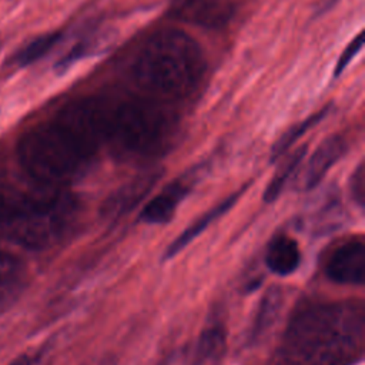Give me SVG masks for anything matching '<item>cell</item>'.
Returning a JSON list of instances; mask_svg holds the SVG:
<instances>
[{
    "instance_id": "16",
    "label": "cell",
    "mask_w": 365,
    "mask_h": 365,
    "mask_svg": "<svg viewBox=\"0 0 365 365\" xmlns=\"http://www.w3.org/2000/svg\"><path fill=\"white\" fill-rule=\"evenodd\" d=\"M281 307H282V292L278 288L268 289V292L264 295L257 309V315L254 318L251 332H250L251 339L259 338L272 327V324L277 321L279 315Z\"/></svg>"
},
{
    "instance_id": "15",
    "label": "cell",
    "mask_w": 365,
    "mask_h": 365,
    "mask_svg": "<svg viewBox=\"0 0 365 365\" xmlns=\"http://www.w3.org/2000/svg\"><path fill=\"white\" fill-rule=\"evenodd\" d=\"M63 38L61 31H48L38 34L29 41H26L21 47H19L7 60L9 66L23 68L30 66L44 56H47Z\"/></svg>"
},
{
    "instance_id": "10",
    "label": "cell",
    "mask_w": 365,
    "mask_h": 365,
    "mask_svg": "<svg viewBox=\"0 0 365 365\" xmlns=\"http://www.w3.org/2000/svg\"><path fill=\"white\" fill-rule=\"evenodd\" d=\"M244 190L235 191L231 195H228L227 198H224L221 202L215 204L212 208L207 210L204 214H201L197 220H194L184 231L180 232V235L170 242V245L167 247L165 252H164V259H171L174 258L180 251H182L192 240H195L205 228H208L214 221L220 220L224 214H227L238 201V198L241 197Z\"/></svg>"
},
{
    "instance_id": "3",
    "label": "cell",
    "mask_w": 365,
    "mask_h": 365,
    "mask_svg": "<svg viewBox=\"0 0 365 365\" xmlns=\"http://www.w3.org/2000/svg\"><path fill=\"white\" fill-rule=\"evenodd\" d=\"M98 144L125 158H148L160 154L171 141L177 120L151 98L120 101L111 106L93 98Z\"/></svg>"
},
{
    "instance_id": "19",
    "label": "cell",
    "mask_w": 365,
    "mask_h": 365,
    "mask_svg": "<svg viewBox=\"0 0 365 365\" xmlns=\"http://www.w3.org/2000/svg\"><path fill=\"white\" fill-rule=\"evenodd\" d=\"M307 153V145L299 147L294 154H291L285 163L277 170V173L274 174L272 180L268 182L267 190L264 192V200L267 202H272L277 200V197L279 195V192L282 191L285 182L289 180V177L294 174V171L301 165L304 157Z\"/></svg>"
},
{
    "instance_id": "23",
    "label": "cell",
    "mask_w": 365,
    "mask_h": 365,
    "mask_svg": "<svg viewBox=\"0 0 365 365\" xmlns=\"http://www.w3.org/2000/svg\"><path fill=\"white\" fill-rule=\"evenodd\" d=\"M38 361H40V354L26 352L14 358L9 365H37Z\"/></svg>"
},
{
    "instance_id": "2",
    "label": "cell",
    "mask_w": 365,
    "mask_h": 365,
    "mask_svg": "<svg viewBox=\"0 0 365 365\" xmlns=\"http://www.w3.org/2000/svg\"><path fill=\"white\" fill-rule=\"evenodd\" d=\"M0 178L1 245L41 251L57 244L71 228L77 200L64 187Z\"/></svg>"
},
{
    "instance_id": "4",
    "label": "cell",
    "mask_w": 365,
    "mask_h": 365,
    "mask_svg": "<svg viewBox=\"0 0 365 365\" xmlns=\"http://www.w3.org/2000/svg\"><path fill=\"white\" fill-rule=\"evenodd\" d=\"M205 68L198 43L174 29L154 33L133 63L135 83L160 97H182L192 91Z\"/></svg>"
},
{
    "instance_id": "20",
    "label": "cell",
    "mask_w": 365,
    "mask_h": 365,
    "mask_svg": "<svg viewBox=\"0 0 365 365\" xmlns=\"http://www.w3.org/2000/svg\"><path fill=\"white\" fill-rule=\"evenodd\" d=\"M362 47H364V31L361 30L356 36H354L346 43V46L341 51V54L335 63V67H334V73H332L334 78H338L346 70V67L351 64V61L361 53Z\"/></svg>"
},
{
    "instance_id": "8",
    "label": "cell",
    "mask_w": 365,
    "mask_h": 365,
    "mask_svg": "<svg viewBox=\"0 0 365 365\" xmlns=\"http://www.w3.org/2000/svg\"><path fill=\"white\" fill-rule=\"evenodd\" d=\"M160 178L158 171H147L135 175L113 191L101 207V215L107 220H118L140 204Z\"/></svg>"
},
{
    "instance_id": "26",
    "label": "cell",
    "mask_w": 365,
    "mask_h": 365,
    "mask_svg": "<svg viewBox=\"0 0 365 365\" xmlns=\"http://www.w3.org/2000/svg\"><path fill=\"white\" fill-rule=\"evenodd\" d=\"M0 50H1V41H0Z\"/></svg>"
},
{
    "instance_id": "25",
    "label": "cell",
    "mask_w": 365,
    "mask_h": 365,
    "mask_svg": "<svg viewBox=\"0 0 365 365\" xmlns=\"http://www.w3.org/2000/svg\"><path fill=\"white\" fill-rule=\"evenodd\" d=\"M103 365H114V364H113V361H107V362H104Z\"/></svg>"
},
{
    "instance_id": "14",
    "label": "cell",
    "mask_w": 365,
    "mask_h": 365,
    "mask_svg": "<svg viewBox=\"0 0 365 365\" xmlns=\"http://www.w3.org/2000/svg\"><path fill=\"white\" fill-rule=\"evenodd\" d=\"M24 271L16 257L0 252V314L9 308L21 292Z\"/></svg>"
},
{
    "instance_id": "7",
    "label": "cell",
    "mask_w": 365,
    "mask_h": 365,
    "mask_svg": "<svg viewBox=\"0 0 365 365\" xmlns=\"http://www.w3.org/2000/svg\"><path fill=\"white\" fill-rule=\"evenodd\" d=\"M327 277L338 284L361 285L365 279V241L354 237L338 245L325 264Z\"/></svg>"
},
{
    "instance_id": "9",
    "label": "cell",
    "mask_w": 365,
    "mask_h": 365,
    "mask_svg": "<svg viewBox=\"0 0 365 365\" xmlns=\"http://www.w3.org/2000/svg\"><path fill=\"white\" fill-rule=\"evenodd\" d=\"M346 150L348 144L339 134L328 135L325 140H322L307 163L301 178V188L312 190L315 185H318L327 173L346 153Z\"/></svg>"
},
{
    "instance_id": "12",
    "label": "cell",
    "mask_w": 365,
    "mask_h": 365,
    "mask_svg": "<svg viewBox=\"0 0 365 365\" xmlns=\"http://www.w3.org/2000/svg\"><path fill=\"white\" fill-rule=\"evenodd\" d=\"M227 349V331L220 319L208 322L192 348L194 365H220Z\"/></svg>"
},
{
    "instance_id": "6",
    "label": "cell",
    "mask_w": 365,
    "mask_h": 365,
    "mask_svg": "<svg viewBox=\"0 0 365 365\" xmlns=\"http://www.w3.org/2000/svg\"><path fill=\"white\" fill-rule=\"evenodd\" d=\"M235 10L234 0H170L167 14L190 26L221 30L232 20Z\"/></svg>"
},
{
    "instance_id": "21",
    "label": "cell",
    "mask_w": 365,
    "mask_h": 365,
    "mask_svg": "<svg viewBox=\"0 0 365 365\" xmlns=\"http://www.w3.org/2000/svg\"><path fill=\"white\" fill-rule=\"evenodd\" d=\"M349 190L354 201L359 208H364L365 202V171H364V164L359 163L355 171L352 173L351 181H349Z\"/></svg>"
},
{
    "instance_id": "22",
    "label": "cell",
    "mask_w": 365,
    "mask_h": 365,
    "mask_svg": "<svg viewBox=\"0 0 365 365\" xmlns=\"http://www.w3.org/2000/svg\"><path fill=\"white\" fill-rule=\"evenodd\" d=\"M157 365H194L192 349L190 348H177L165 355Z\"/></svg>"
},
{
    "instance_id": "1",
    "label": "cell",
    "mask_w": 365,
    "mask_h": 365,
    "mask_svg": "<svg viewBox=\"0 0 365 365\" xmlns=\"http://www.w3.org/2000/svg\"><path fill=\"white\" fill-rule=\"evenodd\" d=\"M365 314L361 302H311L284 332L279 365H355L364 356Z\"/></svg>"
},
{
    "instance_id": "18",
    "label": "cell",
    "mask_w": 365,
    "mask_h": 365,
    "mask_svg": "<svg viewBox=\"0 0 365 365\" xmlns=\"http://www.w3.org/2000/svg\"><path fill=\"white\" fill-rule=\"evenodd\" d=\"M100 47V38L96 31H88L81 34L80 38L56 61L54 70L57 73H63L68 70L71 66L78 63L80 60L93 56L96 50Z\"/></svg>"
},
{
    "instance_id": "11",
    "label": "cell",
    "mask_w": 365,
    "mask_h": 365,
    "mask_svg": "<svg viewBox=\"0 0 365 365\" xmlns=\"http://www.w3.org/2000/svg\"><path fill=\"white\" fill-rule=\"evenodd\" d=\"M188 185L184 181H175L167 185L160 194L154 195L141 210L140 218L147 224H165L168 222L182 198L188 192Z\"/></svg>"
},
{
    "instance_id": "13",
    "label": "cell",
    "mask_w": 365,
    "mask_h": 365,
    "mask_svg": "<svg viewBox=\"0 0 365 365\" xmlns=\"http://www.w3.org/2000/svg\"><path fill=\"white\" fill-rule=\"evenodd\" d=\"M301 261L298 242L289 235H277L268 245L265 254L267 267L277 275L285 277L292 274Z\"/></svg>"
},
{
    "instance_id": "24",
    "label": "cell",
    "mask_w": 365,
    "mask_h": 365,
    "mask_svg": "<svg viewBox=\"0 0 365 365\" xmlns=\"http://www.w3.org/2000/svg\"><path fill=\"white\" fill-rule=\"evenodd\" d=\"M338 1H339V0H327V1L324 3V6H322V9H321V10L325 13V11L331 10V9H332Z\"/></svg>"
},
{
    "instance_id": "17",
    "label": "cell",
    "mask_w": 365,
    "mask_h": 365,
    "mask_svg": "<svg viewBox=\"0 0 365 365\" xmlns=\"http://www.w3.org/2000/svg\"><path fill=\"white\" fill-rule=\"evenodd\" d=\"M331 106H325L321 110L312 113L309 117H307L305 120L294 124L292 127H289L274 144L272 147V158H278L281 157L285 151H288L307 131H309L312 127H315L318 123H321L329 113Z\"/></svg>"
},
{
    "instance_id": "5",
    "label": "cell",
    "mask_w": 365,
    "mask_h": 365,
    "mask_svg": "<svg viewBox=\"0 0 365 365\" xmlns=\"http://www.w3.org/2000/svg\"><path fill=\"white\" fill-rule=\"evenodd\" d=\"M94 151L57 118L37 124L21 135L17 160L33 181L64 187L91 163Z\"/></svg>"
}]
</instances>
